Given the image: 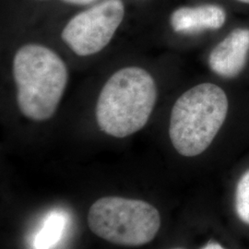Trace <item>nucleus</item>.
Returning <instances> with one entry per match:
<instances>
[{"instance_id": "3", "label": "nucleus", "mask_w": 249, "mask_h": 249, "mask_svg": "<svg viewBox=\"0 0 249 249\" xmlns=\"http://www.w3.org/2000/svg\"><path fill=\"white\" fill-rule=\"evenodd\" d=\"M228 98L221 87L201 83L184 92L170 117L171 142L179 154L195 157L213 142L226 119Z\"/></svg>"}, {"instance_id": "9", "label": "nucleus", "mask_w": 249, "mask_h": 249, "mask_svg": "<svg viewBox=\"0 0 249 249\" xmlns=\"http://www.w3.org/2000/svg\"><path fill=\"white\" fill-rule=\"evenodd\" d=\"M235 209L241 221L249 224V170L243 175L236 187Z\"/></svg>"}, {"instance_id": "8", "label": "nucleus", "mask_w": 249, "mask_h": 249, "mask_svg": "<svg viewBox=\"0 0 249 249\" xmlns=\"http://www.w3.org/2000/svg\"><path fill=\"white\" fill-rule=\"evenodd\" d=\"M67 219L62 213L53 212L49 214L42 228L36 233L35 249H51L61 239Z\"/></svg>"}, {"instance_id": "10", "label": "nucleus", "mask_w": 249, "mask_h": 249, "mask_svg": "<svg viewBox=\"0 0 249 249\" xmlns=\"http://www.w3.org/2000/svg\"><path fill=\"white\" fill-rule=\"evenodd\" d=\"M69 4H73V5H88L96 2L97 0H63Z\"/></svg>"}, {"instance_id": "12", "label": "nucleus", "mask_w": 249, "mask_h": 249, "mask_svg": "<svg viewBox=\"0 0 249 249\" xmlns=\"http://www.w3.org/2000/svg\"><path fill=\"white\" fill-rule=\"evenodd\" d=\"M236 1L241 2V3H245V4H249V0H236Z\"/></svg>"}, {"instance_id": "4", "label": "nucleus", "mask_w": 249, "mask_h": 249, "mask_svg": "<svg viewBox=\"0 0 249 249\" xmlns=\"http://www.w3.org/2000/svg\"><path fill=\"white\" fill-rule=\"evenodd\" d=\"M90 231L100 238L121 247H142L160 230L158 210L149 202L122 196H104L90 206Z\"/></svg>"}, {"instance_id": "13", "label": "nucleus", "mask_w": 249, "mask_h": 249, "mask_svg": "<svg viewBox=\"0 0 249 249\" xmlns=\"http://www.w3.org/2000/svg\"></svg>"}, {"instance_id": "6", "label": "nucleus", "mask_w": 249, "mask_h": 249, "mask_svg": "<svg viewBox=\"0 0 249 249\" xmlns=\"http://www.w3.org/2000/svg\"><path fill=\"white\" fill-rule=\"evenodd\" d=\"M249 54V29L236 28L213 48L209 56L211 70L223 78H234L243 71Z\"/></svg>"}, {"instance_id": "2", "label": "nucleus", "mask_w": 249, "mask_h": 249, "mask_svg": "<svg viewBox=\"0 0 249 249\" xmlns=\"http://www.w3.org/2000/svg\"><path fill=\"white\" fill-rule=\"evenodd\" d=\"M12 73L21 114L34 121L53 117L69 81L62 58L45 45L28 44L15 53Z\"/></svg>"}, {"instance_id": "11", "label": "nucleus", "mask_w": 249, "mask_h": 249, "mask_svg": "<svg viewBox=\"0 0 249 249\" xmlns=\"http://www.w3.org/2000/svg\"><path fill=\"white\" fill-rule=\"evenodd\" d=\"M201 249H225L223 248L220 244L218 243H215V242H210L208 243L204 248H202Z\"/></svg>"}, {"instance_id": "5", "label": "nucleus", "mask_w": 249, "mask_h": 249, "mask_svg": "<svg viewBox=\"0 0 249 249\" xmlns=\"http://www.w3.org/2000/svg\"><path fill=\"white\" fill-rule=\"evenodd\" d=\"M122 0H104L86 9L63 29V41L80 56H89L106 48L123 21Z\"/></svg>"}, {"instance_id": "1", "label": "nucleus", "mask_w": 249, "mask_h": 249, "mask_svg": "<svg viewBox=\"0 0 249 249\" xmlns=\"http://www.w3.org/2000/svg\"><path fill=\"white\" fill-rule=\"evenodd\" d=\"M157 101L153 77L140 67L115 72L99 94L95 116L100 129L123 139L140 131L148 123Z\"/></svg>"}, {"instance_id": "7", "label": "nucleus", "mask_w": 249, "mask_h": 249, "mask_svg": "<svg viewBox=\"0 0 249 249\" xmlns=\"http://www.w3.org/2000/svg\"><path fill=\"white\" fill-rule=\"evenodd\" d=\"M226 12L219 5L205 4L176 9L170 18L173 30L183 35H193L207 30H219L226 21Z\"/></svg>"}]
</instances>
